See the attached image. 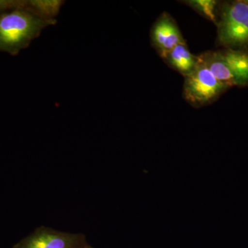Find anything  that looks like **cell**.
<instances>
[{
  "instance_id": "3957f363",
  "label": "cell",
  "mask_w": 248,
  "mask_h": 248,
  "mask_svg": "<svg viewBox=\"0 0 248 248\" xmlns=\"http://www.w3.org/2000/svg\"><path fill=\"white\" fill-rule=\"evenodd\" d=\"M229 88L218 81L199 59L195 71L185 78L183 95L192 107L201 108L215 102Z\"/></svg>"
},
{
  "instance_id": "7a4b0ae2",
  "label": "cell",
  "mask_w": 248,
  "mask_h": 248,
  "mask_svg": "<svg viewBox=\"0 0 248 248\" xmlns=\"http://www.w3.org/2000/svg\"><path fill=\"white\" fill-rule=\"evenodd\" d=\"M217 41L227 49L248 47V4L245 0L220 4L217 23Z\"/></svg>"
},
{
  "instance_id": "9c48e42d",
  "label": "cell",
  "mask_w": 248,
  "mask_h": 248,
  "mask_svg": "<svg viewBox=\"0 0 248 248\" xmlns=\"http://www.w3.org/2000/svg\"><path fill=\"white\" fill-rule=\"evenodd\" d=\"M182 2L217 25L219 1L216 0H186Z\"/></svg>"
},
{
  "instance_id": "30bf717a",
  "label": "cell",
  "mask_w": 248,
  "mask_h": 248,
  "mask_svg": "<svg viewBox=\"0 0 248 248\" xmlns=\"http://www.w3.org/2000/svg\"><path fill=\"white\" fill-rule=\"evenodd\" d=\"M84 248H93L92 246H91V245H90L89 244L86 245V247H85Z\"/></svg>"
},
{
  "instance_id": "ba28073f",
  "label": "cell",
  "mask_w": 248,
  "mask_h": 248,
  "mask_svg": "<svg viewBox=\"0 0 248 248\" xmlns=\"http://www.w3.org/2000/svg\"><path fill=\"white\" fill-rule=\"evenodd\" d=\"M64 1L62 0H31L27 1V9L43 19H55Z\"/></svg>"
},
{
  "instance_id": "277c9868",
  "label": "cell",
  "mask_w": 248,
  "mask_h": 248,
  "mask_svg": "<svg viewBox=\"0 0 248 248\" xmlns=\"http://www.w3.org/2000/svg\"><path fill=\"white\" fill-rule=\"evenodd\" d=\"M86 235L40 226L18 241L13 248H84Z\"/></svg>"
},
{
  "instance_id": "8992f818",
  "label": "cell",
  "mask_w": 248,
  "mask_h": 248,
  "mask_svg": "<svg viewBox=\"0 0 248 248\" xmlns=\"http://www.w3.org/2000/svg\"><path fill=\"white\" fill-rule=\"evenodd\" d=\"M231 78L233 86L248 85V52L225 48L218 50Z\"/></svg>"
},
{
  "instance_id": "8fae6325",
  "label": "cell",
  "mask_w": 248,
  "mask_h": 248,
  "mask_svg": "<svg viewBox=\"0 0 248 248\" xmlns=\"http://www.w3.org/2000/svg\"><path fill=\"white\" fill-rule=\"evenodd\" d=\"M245 1H246V2L248 3V0H245Z\"/></svg>"
},
{
  "instance_id": "52a82bcc",
  "label": "cell",
  "mask_w": 248,
  "mask_h": 248,
  "mask_svg": "<svg viewBox=\"0 0 248 248\" xmlns=\"http://www.w3.org/2000/svg\"><path fill=\"white\" fill-rule=\"evenodd\" d=\"M163 60L184 78L190 76L199 64L198 56L191 53L186 43L176 46L165 55Z\"/></svg>"
},
{
  "instance_id": "5b68a950",
  "label": "cell",
  "mask_w": 248,
  "mask_h": 248,
  "mask_svg": "<svg viewBox=\"0 0 248 248\" xmlns=\"http://www.w3.org/2000/svg\"><path fill=\"white\" fill-rule=\"evenodd\" d=\"M152 46L161 59L176 46L186 43L177 22L168 13H162L151 28Z\"/></svg>"
},
{
  "instance_id": "6da1fadb",
  "label": "cell",
  "mask_w": 248,
  "mask_h": 248,
  "mask_svg": "<svg viewBox=\"0 0 248 248\" xmlns=\"http://www.w3.org/2000/svg\"><path fill=\"white\" fill-rule=\"evenodd\" d=\"M27 1L14 9L0 11V52L17 55L56 19H43L27 9Z\"/></svg>"
}]
</instances>
